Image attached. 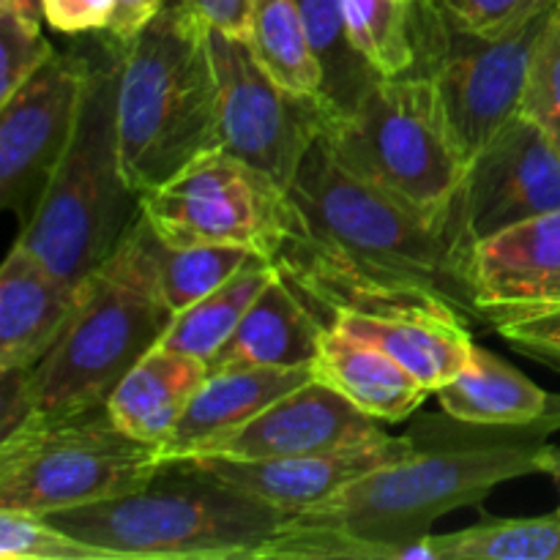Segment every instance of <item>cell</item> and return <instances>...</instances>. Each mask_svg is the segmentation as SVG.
Returning <instances> with one entry per match:
<instances>
[{
	"label": "cell",
	"mask_w": 560,
	"mask_h": 560,
	"mask_svg": "<svg viewBox=\"0 0 560 560\" xmlns=\"http://www.w3.org/2000/svg\"><path fill=\"white\" fill-rule=\"evenodd\" d=\"M556 3L558 0H438L454 27L490 38L517 31Z\"/></svg>",
	"instance_id": "obj_33"
},
{
	"label": "cell",
	"mask_w": 560,
	"mask_h": 560,
	"mask_svg": "<svg viewBox=\"0 0 560 560\" xmlns=\"http://www.w3.org/2000/svg\"><path fill=\"white\" fill-rule=\"evenodd\" d=\"M556 5H558V9H560V0H558V3H556Z\"/></svg>",
	"instance_id": "obj_40"
},
{
	"label": "cell",
	"mask_w": 560,
	"mask_h": 560,
	"mask_svg": "<svg viewBox=\"0 0 560 560\" xmlns=\"http://www.w3.org/2000/svg\"><path fill=\"white\" fill-rule=\"evenodd\" d=\"M550 14L552 9L498 38L459 31L446 20L448 31L430 80L468 164L523 113L530 63Z\"/></svg>",
	"instance_id": "obj_12"
},
{
	"label": "cell",
	"mask_w": 560,
	"mask_h": 560,
	"mask_svg": "<svg viewBox=\"0 0 560 560\" xmlns=\"http://www.w3.org/2000/svg\"><path fill=\"white\" fill-rule=\"evenodd\" d=\"M206 377L208 364L202 359L153 345L126 372L104 408L126 435L164 446Z\"/></svg>",
	"instance_id": "obj_22"
},
{
	"label": "cell",
	"mask_w": 560,
	"mask_h": 560,
	"mask_svg": "<svg viewBox=\"0 0 560 560\" xmlns=\"http://www.w3.org/2000/svg\"><path fill=\"white\" fill-rule=\"evenodd\" d=\"M91 71V42H77L0 102V206L31 222L69 148Z\"/></svg>",
	"instance_id": "obj_11"
},
{
	"label": "cell",
	"mask_w": 560,
	"mask_h": 560,
	"mask_svg": "<svg viewBox=\"0 0 560 560\" xmlns=\"http://www.w3.org/2000/svg\"><path fill=\"white\" fill-rule=\"evenodd\" d=\"M273 273H277V266H273L271 257L252 255L249 262L235 277H230L222 288L191 304L189 310L173 315L159 345L195 355L208 364V359L233 337L241 317L246 315L252 301L262 293V288L271 282Z\"/></svg>",
	"instance_id": "obj_25"
},
{
	"label": "cell",
	"mask_w": 560,
	"mask_h": 560,
	"mask_svg": "<svg viewBox=\"0 0 560 560\" xmlns=\"http://www.w3.org/2000/svg\"><path fill=\"white\" fill-rule=\"evenodd\" d=\"M246 44H249L257 63L279 85L301 93V96H320V60L312 49L295 0H252Z\"/></svg>",
	"instance_id": "obj_26"
},
{
	"label": "cell",
	"mask_w": 560,
	"mask_h": 560,
	"mask_svg": "<svg viewBox=\"0 0 560 560\" xmlns=\"http://www.w3.org/2000/svg\"><path fill=\"white\" fill-rule=\"evenodd\" d=\"M312 370L315 381L331 386L383 424L413 416L430 394L392 355L331 323L323 334Z\"/></svg>",
	"instance_id": "obj_23"
},
{
	"label": "cell",
	"mask_w": 560,
	"mask_h": 560,
	"mask_svg": "<svg viewBox=\"0 0 560 560\" xmlns=\"http://www.w3.org/2000/svg\"><path fill=\"white\" fill-rule=\"evenodd\" d=\"M459 202L476 241L560 211V151L528 115L520 113L468 164Z\"/></svg>",
	"instance_id": "obj_13"
},
{
	"label": "cell",
	"mask_w": 560,
	"mask_h": 560,
	"mask_svg": "<svg viewBox=\"0 0 560 560\" xmlns=\"http://www.w3.org/2000/svg\"><path fill=\"white\" fill-rule=\"evenodd\" d=\"M140 213L170 249L244 246L271 260L293 230L290 189L222 145L140 195Z\"/></svg>",
	"instance_id": "obj_9"
},
{
	"label": "cell",
	"mask_w": 560,
	"mask_h": 560,
	"mask_svg": "<svg viewBox=\"0 0 560 560\" xmlns=\"http://www.w3.org/2000/svg\"><path fill=\"white\" fill-rule=\"evenodd\" d=\"M435 394L443 413L470 424L525 427L560 408V394L539 388L501 355L476 342L468 366Z\"/></svg>",
	"instance_id": "obj_24"
},
{
	"label": "cell",
	"mask_w": 560,
	"mask_h": 560,
	"mask_svg": "<svg viewBox=\"0 0 560 560\" xmlns=\"http://www.w3.org/2000/svg\"><path fill=\"white\" fill-rule=\"evenodd\" d=\"M118 145L124 178L137 195L222 145L208 27L186 0H164L126 47Z\"/></svg>",
	"instance_id": "obj_4"
},
{
	"label": "cell",
	"mask_w": 560,
	"mask_h": 560,
	"mask_svg": "<svg viewBox=\"0 0 560 560\" xmlns=\"http://www.w3.org/2000/svg\"><path fill=\"white\" fill-rule=\"evenodd\" d=\"M77 288L27 246H11L0 268V372H25L42 361L74 310Z\"/></svg>",
	"instance_id": "obj_18"
},
{
	"label": "cell",
	"mask_w": 560,
	"mask_h": 560,
	"mask_svg": "<svg viewBox=\"0 0 560 560\" xmlns=\"http://www.w3.org/2000/svg\"><path fill=\"white\" fill-rule=\"evenodd\" d=\"M523 115H528L560 151V9L552 5L545 33L536 44L528 85L523 96Z\"/></svg>",
	"instance_id": "obj_31"
},
{
	"label": "cell",
	"mask_w": 560,
	"mask_h": 560,
	"mask_svg": "<svg viewBox=\"0 0 560 560\" xmlns=\"http://www.w3.org/2000/svg\"><path fill=\"white\" fill-rule=\"evenodd\" d=\"M495 334H501L509 348H514L517 353L541 361L552 370H560V306L547 315L534 317V320L498 328Z\"/></svg>",
	"instance_id": "obj_34"
},
{
	"label": "cell",
	"mask_w": 560,
	"mask_h": 560,
	"mask_svg": "<svg viewBox=\"0 0 560 560\" xmlns=\"http://www.w3.org/2000/svg\"><path fill=\"white\" fill-rule=\"evenodd\" d=\"M432 560H560V512L481 520L446 536H427Z\"/></svg>",
	"instance_id": "obj_28"
},
{
	"label": "cell",
	"mask_w": 560,
	"mask_h": 560,
	"mask_svg": "<svg viewBox=\"0 0 560 560\" xmlns=\"http://www.w3.org/2000/svg\"><path fill=\"white\" fill-rule=\"evenodd\" d=\"M257 252L244 246H186L170 249L159 241V284L173 315L189 310L200 299L222 288L230 277L241 271Z\"/></svg>",
	"instance_id": "obj_29"
},
{
	"label": "cell",
	"mask_w": 560,
	"mask_h": 560,
	"mask_svg": "<svg viewBox=\"0 0 560 560\" xmlns=\"http://www.w3.org/2000/svg\"><path fill=\"white\" fill-rule=\"evenodd\" d=\"M541 446L416 448L293 514L257 560H432V525L479 506L503 481L539 474Z\"/></svg>",
	"instance_id": "obj_2"
},
{
	"label": "cell",
	"mask_w": 560,
	"mask_h": 560,
	"mask_svg": "<svg viewBox=\"0 0 560 560\" xmlns=\"http://www.w3.org/2000/svg\"><path fill=\"white\" fill-rule=\"evenodd\" d=\"M0 5L14 11L22 20L33 22V25H42L44 22V0H0Z\"/></svg>",
	"instance_id": "obj_38"
},
{
	"label": "cell",
	"mask_w": 560,
	"mask_h": 560,
	"mask_svg": "<svg viewBox=\"0 0 560 560\" xmlns=\"http://www.w3.org/2000/svg\"><path fill=\"white\" fill-rule=\"evenodd\" d=\"M0 558L3 560H118L113 552L77 539L42 514L0 509Z\"/></svg>",
	"instance_id": "obj_30"
},
{
	"label": "cell",
	"mask_w": 560,
	"mask_h": 560,
	"mask_svg": "<svg viewBox=\"0 0 560 560\" xmlns=\"http://www.w3.org/2000/svg\"><path fill=\"white\" fill-rule=\"evenodd\" d=\"M164 0H115L113 20L104 33L113 36L120 47H129L137 33L151 22V16L162 9Z\"/></svg>",
	"instance_id": "obj_37"
},
{
	"label": "cell",
	"mask_w": 560,
	"mask_h": 560,
	"mask_svg": "<svg viewBox=\"0 0 560 560\" xmlns=\"http://www.w3.org/2000/svg\"><path fill=\"white\" fill-rule=\"evenodd\" d=\"M386 435L383 421L372 419L331 386L312 377L206 454L233 459L299 457L381 441Z\"/></svg>",
	"instance_id": "obj_16"
},
{
	"label": "cell",
	"mask_w": 560,
	"mask_h": 560,
	"mask_svg": "<svg viewBox=\"0 0 560 560\" xmlns=\"http://www.w3.org/2000/svg\"><path fill=\"white\" fill-rule=\"evenodd\" d=\"M290 202L293 230L273 266L326 320L345 310L435 304L485 326L463 202L427 217L345 173L323 140L306 153Z\"/></svg>",
	"instance_id": "obj_1"
},
{
	"label": "cell",
	"mask_w": 560,
	"mask_h": 560,
	"mask_svg": "<svg viewBox=\"0 0 560 560\" xmlns=\"http://www.w3.org/2000/svg\"><path fill=\"white\" fill-rule=\"evenodd\" d=\"M290 517L180 459L140 490L47 514L118 560H257Z\"/></svg>",
	"instance_id": "obj_6"
},
{
	"label": "cell",
	"mask_w": 560,
	"mask_h": 560,
	"mask_svg": "<svg viewBox=\"0 0 560 560\" xmlns=\"http://www.w3.org/2000/svg\"><path fill=\"white\" fill-rule=\"evenodd\" d=\"M312 377H315L312 366H293V370L249 366V370L208 372L184 419L162 446L164 459L173 463V459L206 454L208 448L249 424L268 405L310 383Z\"/></svg>",
	"instance_id": "obj_20"
},
{
	"label": "cell",
	"mask_w": 560,
	"mask_h": 560,
	"mask_svg": "<svg viewBox=\"0 0 560 560\" xmlns=\"http://www.w3.org/2000/svg\"><path fill=\"white\" fill-rule=\"evenodd\" d=\"M312 49L323 69V102L334 115H345L381 80L353 44L345 0H295Z\"/></svg>",
	"instance_id": "obj_27"
},
{
	"label": "cell",
	"mask_w": 560,
	"mask_h": 560,
	"mask_svg": "<svg viewBox=\"0 0 560 560\" xmlns=\"http://www.w3.org/2000/svg\"><path fill=\"white\" fill-rule=\"evenodd\" d=\"M52 52V44L42 36V25L0 5V102L25 85Z\"/></svg>",
	"instance_id": "obj_32"
},
{
	"label": "cell",
	"mask_w": 560,
	"mask_h": 560,
	"mask_svg": "<svg viewBox=\"0 0 560 560\" xmlns=\"http://www.w3.org/2000/svg\"><path fill=\"white\" fill-rule=\"evenodd\" d=\"M539 474L550 476L556 481L558 492H560V446H541L539 452Z\"/></svg>",
	"instance_id": "obj_39"
},
{
	"label": "cell",
	"mask_w": 560,
	"mask_h": 560,
	"mask_svg": "<svg viewBox=\"0 0 560 560\" xmlns=\"http://www.w3.org/2000/svg\"><path fill=\"white\" fill-rule=\"evenodd\" d=\"M474 288L485 328L534 320L560 306V211L476 241Z\"/></svg>",
	"instance_id": "obj_15"
},
{
	"label": "cell",
	"mask_w": 560,
	"mask_h": 560,
	"mask_svg": "<svg viewBox=\"0 0 560 560\" xmlns=\"http://www.w3.org/2000/svg\"><path fill=\"white\" fill-rule=\"evenodd\" d=\"M115 0H44V20L66 36L102 33L113 20Z\"/></svg>",
	"instance_id": "obj_35"
},
{
	"label": "cell",
	"mask_w": 560,
	"mask_h": 560,
	"mask_svg": "<svg viewBox=\"0 0 560 560\" xmlns=\"http://www.w3.org/2000/svg\"><path fill=\"white\" fill-rule=\"evenodd\" d=\"M328 323L381 348L430 394L459 375L474 353L470 326L446 306L399 304L345 310Z\"/></svg>",
	"instance_id": "obj_17"
},
{
	"label": "cell",
	"mask_w": 560,
	"mask_h": 560,
	"mask_svg": "<svg viewBox=\"0 0 560 560\" xmlns=\"http://www.w3.org/2000/svg\"><path fill=\"white\" fill-rule=\"evenodd\" d=\"M353 44L381 77H430L448 22L438 0H345Z\"/></svg>",
	"instance_id": "obj_21"
},
{
	"label": "cell",
	"mask_w": 560,
	"mask_h": 560,
	"mask_svg": "<svg viewBox=\"0 0 560 560\" xmlns=\"http://www.w3.org/2000/svg\"><path fill=\"white\" fill-rule=\"evenodd\" d=\"M208 49L217 74L222 148L290 189L334 109L320 96L279 85L257 63L246 38L208 27Z\"/></svg>",
	"instance_id": "obj_10"
},
{
	"label": "cell",
	"mask_w": 560,
	"mask_h": 560,
	"mask_svg": "<svg viewBox=\"0 0 560 560\" xmlns=\"http://www.w3.org/2000/svg\"><path fill=\"white\" fill-rule=\"evenodd\" d=\"M413 438L392 435L381 441L355 443V446L334 448V452L299 454V457H268V459H233L217 454H195L180 463L197 474L228 485L255 501L268 503L288 514H301L317 506L350 481L361 479L381 465L413 454Z\"/></svg>",
	"instance_id": "obj_14"
},
{
	"label": "cell",
	"mask_w": 560,
	"mask_h": 560,
	"mask_svg": "<svg viewBox=\"0 0 560 560\" xmlns=\"http://www.w3.org/2000/svg\"><path fill=\"white\" fill-rule=\"evenodd\" d=\"M126 47L107 33L91 36V71L69 148L20 228L27 246L63 282L80 284L118 249L140 217V195L126 184L118 145V91Z\"/></svg>",
	"instance_id": "obj_5"
},
{
	"label": "cell",
	"mask_w": 560,
	"mask_h": 560,
	"mask_svg": "<svg viewBox=\"0 0 560 560\" xmlns=\"http://www.w3.org/2000/svg\"><path fill=\"white\" fill-rule=\"evenodd\" d=\"M328 320L279 273L252 301L233 337L208 359V372L249 366H312Z\"/></svg>",
	"instance_id": "obj_19"
},
{
	"label": "cell",
	"mask_w": 560,
	"mask_h": 560,
	"mask_svg": "<svg viewBox=\"0 0 560 560\" xmlns=\"http://www.w3.org/2000/svg\"><path fill=\"white\" fill-rule=\"evenodd\" d=\"M186 3L208 27H217V31L238 38H246L249 33L252 0H186Z\"/></svg>",
	"instance_id": "obj_36"
},
{
	"label": "cell",
	"mask_w": 560,
	"mask_h": 560,
	"mask_svg": "<svg viewBox=\"0 0 560 560\" xmlns=\"http://www.w3.org/2000/svg\"><path fill=\"white\" fill-rule=\"evenodd\" d=\"M320 140L345 173L427 217L459 202L468 162L430 77H381L350 113L331 115Z\"/></svg>",
	"instance_id": "obj_7"
},
{
	"label": "cell",
	"mask_w": 560,
	"mask_h": 560,
	"mask_svg": "<svg viewBox=\"0 0 560 560\" xmlns=\"http://www.w3.org/2000/svg\"><path fill=\"white\" fill-rule=\"evenodd\" d=\"M173 320L159 284V238L142 213L118 249L77 288L52 348L25 372H3V435L22 421L104 408L126 372Z\"/></svg>",
	"instance_id": "obj_3"
},
{
	"label": "cell",
	"mask_w": 560,
	"mask_h": 560,
	"mask_svg": "<svg viewBox=\"0 0 560 560\" xmlns=\"http://www.w3.org/2000/svg\"><path fill=\"white\" fill-rule=\"evenodd\" d=\"M164 465L162 446L126 435L107 408L22 421L0 441V509L47 517L140 490Z\"/></svg>",
	"instance_id": "obj_8"
}]
</instances>
